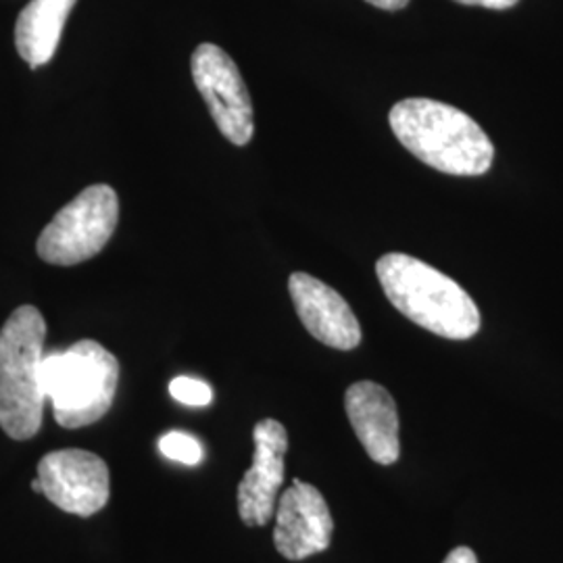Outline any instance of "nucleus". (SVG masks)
<instances>
[{
  "label": "nucleus",
  "instance_id": "f257e3e1",
  "mask_svg": "<svg viewBox=\"0 0 563 563\" xmlns=\"http://www.w3.org/2000/svg\"><path fill=\"white\" fill-rule=\"evenodd\" d=\"M390 128L420 162L449 176H483L495 146L462 109L432 99H405L390 109Z\"/></svg>",
  "mask_w": 563,
  "mask_h": 563
},
{
  "label": "nucleus",
  "instance_id": "f03ea898",
  "mask_svg": "<svg viewBox=\"0 0 563 563\" xmlns=\"http://www.w3.org/2000/svg\"><path fill=\"white\" fill-rule=\"evenodd\" d=\"M386 299L407 320L449 341H467L481 330V311L453 278L402 253L376 263Z\"/></svg>",
  "mask_w": 563,
  "mask_h": 563
},
{
  "label": "nucleus",
  "instance_id": "7ed1b4c3",
  "mask_svg": "<svg viewBox=\"0 0 563 563\" xmlns=\"http://www.w3.org/2000/svg\"><path fill=\"white\" fill-rule=\"evenodd\" d=\"M44 339L46 322L32 305L18 307L0 330V428L13 441H30L41 430Z\"/></svg>",
  "mask_w": 563,
  "mask_h": 563
},
{
  "label": "nucleus",
  "instance_id": "20e7f679",
  "mask_svg": "<svg viewBox=\"0 0 563 563\" xmlns=\"http://www.w3.org/2000/svg\"><path fill=\"white\" fill-rule=\"evenodd\" d=\"M42 388L55 420L67 430L99 422L115 401L120 362L97 341H80L44 355Z\"/></svg>",
  "mask_w": 563,
  "mask_h": 563
},
{
  "label": "nucleus",
  "instance_id": "39448f33",
  "mask_svg": "<svg viewBox=\"0 0 563 563\" xmlns=\"http://www.w3.org/2000/svg\"><path fill=\"white\" fill-rule=\"evenodd\" d=\"M120 222L118 192L95 184L67 202L42 230L36 251L51 265H78L99 255Z\"/></svg>",
  "mask_w": 563,
  "mask_h": 563
},
{
  "label": "nucleus",
  "instance_id": "423d86ee",
  "mask_svg": "<svg viewBox=\"0 0 563 563\" xmlns=\"http://www.w3.org/2000/svg\"><path fill=\"white\" fill-rule=\"evenodd\" d=\"M190 67L195 86L223 136L236 146L249 144L255 134V120L239 65L223 48L205 42L192 53Z\"/></svg>",
  "mask_w": 563,
  "mask_h": 563
},
{
  "label": "nucleus",
  "instance_id": "0eeeda50",
  "mask_svg": "<svg viewBox=\"0 0 563 563\" xmlns=\"http://www.w3.org/2000/svg\"><path fill=\"white\" fill-rule=\"evenodd\" d=\"M42 495L65 514L90 518L109 501V467L97 453L84 449L53 451L38 463Z\"/></svg>",
  "mask_w": 563,
  "mask_h": 563
},
{
  "label": "nucleus",
  "instance_id": "6e6552de",
  "mask_svg": "<svg viewBox=\"0 0 563 563\" xmlns=\"http://www.w3.org/2000/svg\"><path fill=\"white\" fill-rule=\"evenodd\" d=\"M274 544L288 562L323 553L334 534V520L322 493L313 484L292 481L276 507Z\"/></svg>",
  "mask_w": 563,
  "mask_h": 563
},
{
  "label": "nucleus",
  "instance_id": "1a4fd4ad",
  "mask_svg": "<svg viewBox=\"0 0 563 563\" xmlns=\"http://www.w3.org/2000/svg\"><path fill=\"white\" fill-rule=\"evenodd\" d=\"M253 465L239 484V514L249 528H260L276 516L284 484L288 432L278 420H262L253 430Z\"/></svg>",
  "mask_w": 563,
  "mask_h": 563
},
{
  "label": "nucleus",
  "instance_id": "9d476101",
  "mask_svg": "<svg viewBox=\"0 0 563 563\" xmlns=\"http://www.w3.org/2000/svg\"><path fill=\"white\" fill-rule=\"evenodd\" d=\"M290 299L307 332L339 351H353L362 342V325L351 305L322 280L297 272L288 280Z\"/></svg>",
  "mask_w": 563,
  "mask_h": 563
},
{
  "label": "nucleus",
  "instance_id": "9b49d317",
  "mask_svg": "<svg viewBox=\"0 0 563 563\" xmlns=\"http://www.w3.org/2000/svg\"><path fill=\"white\" fill-rule=\"evenodd\" d=\"M344 409L360 443L372 462L393 465L401 455L399 411L380 384L355 383L344 395Z\"/></svg>",
  "mask_w": 563,
  "mask_h": 563
},
{
  "label": "nucleus",
  "instance_id": "f8f14e48",
  "mask_svg": "<svg viewBox=\"0 0 563 563\" xmlns=\"http://www.w3.org/2000/svg\"><path fill=\"white\" fill-rule=\"evenodd\" d=\"M76 0H32L15 21V46L21 59L38 69L55 57L65 21Z\"/></svg>",
  "mask_w": 563,
  "mask_h": 563
},
{
  "label": "nucleus",
  "instance_id": "ddd939ff",
  "mask_svg": "<svg viewBox=\"0 0 563 563\" xmlns=\"http://www.w3.org/2000/svg\"><path fill=\"white\" fill-rule=\"evenodd\" d=\"M159 451L172 462L197 465L202 462V446L195 437L186 432H167L159 439Z\"/></svg>",
  "mask_w": 563,
  "mask_h": 563
},
{
  "label": "nucleus",
  "instance_id": "4468645a",
  "mask_svg": "<svg viewBox=\"0 0 563 563\" xmlns=\"http://www.w3.org/2000/svg\"><path fill=\"white\" fill-rule=\"evenodd\" d=\"M169 395L188 407H207L213 401V390L211 386L197 378H188V376H178L169 383Z\"/></svg>",
  "mask_w": 563,
  "mask_h": 563
},
{
  "label": "nucleus",
  "instance_id": "2eb2a0df",
  "mask_svg": "<svg viewBox=\"0 0 563 563\" xmlns=\"http://www.w3.org/2000/svg\"><path fill=\"white\" fill-rule=\"evenodd\" d=\"M460 4H467V7H484V9H495V11H504V9H511L514 4H518V0H455Z\"/></svg>",
  "mask_w": 563,
  "mask_h": 563
},
{
  "label": "nucleus",
  "instance_id": "dca6fc26",
  "mask_svg": "<svg viewBox=\"0 0 563 563\" xmlns=\"http://www.w3.org/2000/svg\"><path fill=\"white\" fill-rule=\"evenodd\" d=\"M443 563H478V560L470 547H457L446 555Z\"/></svg>",
  "mask_w": 563,
  "mask_h": 563
},
{
  "label": "nucleus",
  "instance_id": "f3484780",
  "mask_svg": "<svg viewBox=\"0 0 563 563\" xmlns=\"http://www.w3.org/2000/svg\"><path fill=\"white\" fill-rule=\"evenodd\" d=\"M365 2H369L378 9H384V11H401L409 4V0H365Z\"/></svg>",
  "mask_w": 563,
  "mask_h": 563
},
{
  "label": "nucleus",
  "instance_id": "a211bd4d",
  "mask_svg": "<svg viewBox=\"0 0 563 563\" xmlns=\"http://www.w3.org/2000/svg\"><path fill=\"white\" fill-rule=\"evenodd\" d=\"M32 490H34V493H41V495H42V483H41V478H38V476H36V478H34V481H32Z\"/></svg>",
  "mask_w": 563,
  "mask_h": 563
}]
</instances>
